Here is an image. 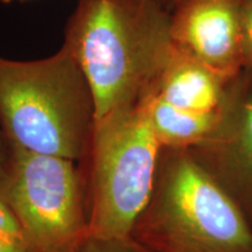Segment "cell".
<instances>
[{
    "instance_id": "15",
    "label": "cell",
    "mask_w": 252,
    "mask_h": 252,
    "mask_svg": "<svg viewBox=\"0 0 252 252\" xmlns=\"http://www.w3.org/2000/svg\"><path fill=\"white\" fill-rule=\"evenodd\" d=\"M179 0H166V5H167V7H168L169 9L172 8V6L174 5V4H176V2H178Z\"/></svg>"
},
{
    "instance_id": "5",
    "label": "cell",
    "mask_w": 252,
    "mask_h": 252,
    "mask_svg": "<svg viewBox=\"0 0 252 252\" xmlns=\"http://www.w3.org/2000/svg\"><path fill=\"white\" fill-rule=\"evenodd\" d=\"M7 145L0 195L34 252H72L90 235L83 185L75 161Z\"/></svg>"
},
{
    "instance_id": "8",
    "label": "cell",
    "mask_w": 252,
    "mask_h": 252,
    "mask_svg": "<svg viewBox=\"0 0 252 252\" xmlns=\"http://www.w3.org/2000/svg\"><path fill=\"white\" fill-rule=\"evenodd\" d=\"M230 81L174 46L153 94L178 109L209 113L219 110Z\"/></svg>"
},
{
    "instance_id": "7",
    "label": "cell",
    "mask_w": 252,
    "mask_h": 252,
    "mask_svg": "<svg viewBox=\"0 0 252 252\" xmlns=\"http://www.w3.org/2000/svg\"><path fill=\"white\" fill-rule=\"evenodd\" d=\"M242 0H179L171 8L173 45L228 80L243 71Z\"/></svg>"
},
{
    "instance_id": "1",
    "label": "cell",
    "mask_w": 252,
    "mask_h": 252,
    "mask_svg": "<svg viewBox=\"0 0 252 252\" xmlns=\"http://www.w3.org/2000/svg\"><path fill=\"white\" fill-rule=\"evenodd\" d=\"M64 36L93 91L94 123L152 94L174 47L160 0H78Z\"/></svg>"
},
{
    "instance_id": "16",
    "label": "cell",
    "mask_w": 252,
    "mask_h": 252,
    "mask_svg": "<svg viewBox=\"0 0 252 252\" xmlns=\"http://www.w3.org/2000/svg\"><path fill=\"white\" fill-rule=\"evenodd\" d=\"M1 1L5 2V4H9L12 1H26V0H1Z\"/></svg>"
},
{
    "instance_id": "3",
    "label": "cell",
    "mask_w": 252,
    "mask_h": 252,
    "mask_svg": "<svg viewBox=\"0 0 252 252\" xmlns=\"http://www.w3.org/2000/svg\"><path fill=\"white\" fill-rule=\"evenodd\" d=\"M131 237L150 252H252V230L188 150L161 149Z\"/></svg>"
},
{
    "instance_id": "10",
    "label": "cell",
    "mask_w": 252,
    "mask_h": 252,
    "mask_svg": "<svg viewBox=\"0 0 252 252\" xmlns=\"http://www.w3.org/2000/svg\"><path fill=\"white\" fill-rule=\"evenodd\" d=\"M72 252H150L131 237H99L89 235Z\"/></svg>"
},
{
    "instance_id": "18",
    "label": "cell",
    "mask_w": 252,
    "mask_h": 252,
    "mask_svg": "<svg viewBox=\"0 0 252 252\" xmlns=\"http://www.w3.org/2000/svg\"><path fill=\"white\" fill-rule=\"evenodd\" d=\"M251 80H252V78H251Z\"/></svg>"
},
{
    "instance_id": "13",
    "label": "cell",
    "mask_w": 252,
    "mask_h": 252,
    "mask_svg": "<svg viewBox=\"0 0 252 252\" xmlns=\"http://www.w3.org/2000/svg\"><path fill=\"white\" fill-rule=\"evenodd\" d=\"M0 252H34L25 239L0 231Z\"/></svg>"
},
{
    "instance_id": "14",
    "label": "cell",
    "mask_w": 252,
    "mask_h": 252,
    "mask_svg": "<svg viewBox=\"0 0 252 252\" xmlns=\"http://www.w3.org/2000/svg\"><path fill=\"white\" fill-rule=\"evenodd\" d=\"M6 154H7V145H6L4 134H2L1 130H0V163L5 160Z\"/></svg>"
},
{
    "instance_id": "4",
    "label": "cell",
    "mask_w": 252,
    "mask_h": 252,
    "mask_svg": "<svg viewBox=\"0 0 252 252\" xmlns=\"http://www.w3.org/2000/svg\"><path fill=\"white\" fill-rule=\"evenodd\" d=\"M160 152L147 97L94 123L89 154L90 235L130 237L152 193Z\"/></svg>"
},
{
    "instance_id": "6",
    "label": "cell",
    "mask_w": 252,
    "mask_h": 252,
    "mask_svg": "<svg viewBox=\"0 0 252 252\" xmlns=\"http://www.w3.org/2000/svg\"><path fill=\"white\" fill-rule=\"evenodd\" d=\"M188 151L252 230V80L244 71L229 82L212 133Z\"/></svg>"
},
{
    "instance_id": "11",
    "label": "cell",
    "mask_w": 252,
    "mask_h": 252,
    "mask_svg": "<svg viewBox=\"0 0 252 252\" xmlns=\"http://www.w3.org/2000/svg\"><path fill=\"white\" fill-rule=\"evenodd\" d=\"M241 48L243 71L252 78V0L241 4Z\"/></svg>"
},
{
    "instance_id": "9",
    "label": "cell",
    "mask_w": 252,
    "mask_h": 252,
    "mask_svg": "<svg viewBox=\"0 0 252 252\" xmlns=\"http://www.w3.org/2000/svg\"><path fill=\"white\" fill-rule=\"evenodd\" d=\"M147 103L154 133L161 149L189 150L197 146L209 137L219 121V110L209 113L186 111L154 94L147 97Z\"/></svg>"
},
{
    "instance_id": "2",
    "label": "cell",
    "mask_w": 252,
    "mask_h": 252,
    "mask_svg": "<svg viewBox=\"0 0 252 252\" xmlns=\"http://www.w3.org/2000/svg\"><path fill=\"white\" fill-rule=\"evenodd\" d=\"M94 94L64 47L36 61L0 56V126L6 144L78 161L89 158Z\"/></svg>"
},
{
    "instance_id": "12",
    "label": "cell",
    "mask_w": 252,
    "mask_h": 252,
    "mask_svg": "<svg viewBox=\"0 0 252 252\" xmlns=\"http://www.w3.org/2000/svg\"><path fill=\"white\" fill-rule=\"evenodd\" d=\"M0 231L25 239L23 231H21V228L19 225L17 219H15L13 212H12L11 208L8 207V204L6 203L1 195H0Z\"/></svg>"
},
{
    "instance_id": "17",
    "label": "cell",
    "mask_w": 252,
    "mask_h": 252,
    "mask_svg": "<svg viewBox=\"0 0 252 252\" xmlns=\"http://www.w3.org/2000/svg\"><path fill=\"white\" fill-rule=\"evenodd\" d=\"M160 1H162L163 4H166V0H160ZM166 6H167V5H166Z\"/></svg>"
}]
</instances>
